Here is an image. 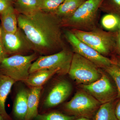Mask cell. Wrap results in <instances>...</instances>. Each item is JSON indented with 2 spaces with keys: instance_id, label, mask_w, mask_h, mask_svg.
<instances>
[{
  "instance_id": "44dd1931",
  "label": "cell",
  "mask_w": 120,
  "mask_h": 120,
  "mask_svg": "<svg viewBox=\"0 0 120 120\" xmlns=\"http://www.w3.org/2000/svg\"><path fill=\"white\" fill-rule=\"evenodd\" d=\"M119 22V16L110 13H106L104 15L101 20L102 27L109 31L118 30Z\"/></svg>"
},
{
  "instance_id": "ba28073f",
  "label": "cell",
  "mask_w": 120,
  "mask_h": 120,
  "mask_svg": "<svg viewBox=\"0 0 120 120\" xmlns=\"http://www.w3.org/2000/svg\"><path fill=\"white\" fill-rule=\"evenodd\" d=\"M65 38L71 45L73 52L93 62L100 68L104 69L114 64L112 59L102 56L92 47L79 40L69 29L64 31Z\"/></svg>"
},
{
  "instance_id": "277c9868",
  "label": "cell",
  "mask_w": 120,
  "mask_h": 120,
  "mask_svg": "<svg viewBox=\"0 0 120 120\" xmlns=\"http://www.w3.org/2000/svg\"><path fill=\"white\" fill-rule=\"evenodd\" d=\"M80 41L105 56L113 54V31H105L97 27L89 31L70 30Z\"/></svg>"
},
{
  "instance_id": "ac0fdd59",
  "label": "cell",
  "mask_w": 120,
  "mask_h": 120,
  "mask_svg": "<svg viewBox=\"0 0 120 120\" xmlns=\"http://www.w3.org/2000/svg\"><path fill=\"white\" fill-rule=\"evenodd\" d=\"M13 7L17 14L29 15L40 10L38 0H16Z\"/></svg>"
},
{
  "instance_id": "1f68e13d",
  "label": "cell",
  "mask_w": 120,
  "mask_h": 120,
  "mask_svg": "<svg viewBox=\"0 0 120 120\" xmlns=\"http://www.w3.org/2000/svg\"><path fill=\"white\" fill-rule=\"evenodd\" d=\"M119 19H120V22H119V26H118V30L120 32V16H119Z\"/></svg>"
},
{
  "instance_id": "7a4b0ae2",
  "label": "cell",
  "mask_w": 120,
  "mask_h": 120,
  "mask_svg": "<svg viewBox=\"0 0 120 120\" xmlns=\"http://www.w3.org/2000/svg\"><path fill=\"white\" fill-rule=\"evenodd\" d=\"M103 0H86L71 15L61 19L62 27L89 31L98 26L99 10Z\"/></svg>"
},
{
  "instance_id": "8992f818",
  "label": "cell",
  "mask_w": 120,
  "mask_h": 120,
  "mask_svg": "<svg viewBox=\"0 0 120 120\" xmlns=\"http://www.w3.org/2000/svg\"><path fill=\"white\" fill-rule=\"evenodd\" d=\"M101 105L97 99L82 89L77 91L71 99L64 104L63 109L68 115L90 118Z\"/></svg>"
},
{
  "instance_id": "2e32d148",
  "label": "cell",
  "mask_w": 120,
  "mask_h": 120,
  "mask_svg": "<svg viewBox=\"0 0 120 120\" xmlns=\"http://www.w3.org/2000/svg\"><path fill=\"white\" fill-rule=\"evenodd\" d=\"M13 5L0 13L1 28L8 33H15L19 29L17 15Z\"/></svg>"
},
{
  "instance_id": "7c38bea8",
  "label": "cell",
  "mask_w": 120,
  "mask_h": 120,
  "mask_svg": "<svg viewBox=\"0 0 120 120\" xmlns=\"http://www.w3.org/2000/svg\"><path fill=\"white\" fill-rule=\"evenodd\" d=\"M30 89L23 84L17 87L13 98L12 110L9 115L12 120H26Z\"/></svg>"
},
{
  "instance_id": "30bf717a",
  "label": "cell",
  "mask_w": 120,
  "mask_h": 120,
  "mask_svg": "<svg viewBox=\"0 0 120 120\" xmlns=\"http://www.w3.org/2000/svg\"><path fill=\"white\" fill-rule=\"evenodd\" d=\"M101 72L100 79L91 83L81 84V87L101 105L113 101L117 93L106 74L101 71Z\"/></svg>"
},
{
  "instance_id": "f546056e",
  "label": "cell",
  "mask_w": 120,
  "mask_h": 120,
  "mask_svg": "<svg viewBox=\"0 0 120 120\" xmlns=\"http://www.w3.org/2000/svg\"><path fill=\"white\" fill-rule=\"evenodd\" d=\"M74 120H91L90 118H87L86 117H79L76 119H75Z\"/></svg>"
},
{
  "instance_id": "6da1fadb",
  "label": "cell",
  "mask_w": 120,
  "mask_h": 120,
  "mask_svg": "<svg viewBox=\"0 0 120 120\" xmlns=\"http://www.w3.org/2000/svg\"><path fill=\"white\" fill-rule=\"evenodd\" d=\"M17 14L19 28L34 52L46 56L65 47L61 20L55 14L40 10L29 15Z\"/></svg>"
},
{
  "instance_id": "52a82bcc",
  "label": "cell",
  "mask_w": 120,
  "mask_h": 120,
  "mask_svg": "<svg viewBox=\"0 0 120 120\" xmlns=\"http://www.w3.org/2000/svg\"><path fill=\"white\" fill-rule=\"evenodd\" d=\"M68 74L71 79L81 85L93 82L101 76V70L97 65L75 53Z\"/></svg>"
},
{
  "instance_id": "836d02e7",
  "label": "cell",
  "mask_w": 120,
  "mask_h": 120,
  "mask_svg": "<svg viewBox=\"0 0 120 120\" xmlns=\"http://www.w3.org/2000/svg\"><path fill=\"white\" fill-rule=\"evenodd\" d=\"M13 1H14V2H15V1L16 0H13Z\"/></svg>"
},
{
  "instance_id": "3957f363",
  "label": "cell",
  "mask_w": 120,
  "mask_h": 120,
  "mask_svg": "<svg viewBox=\"0 0 120 120\" xmlns=\"http://www.w3.org/2000/svg\"><path fill=\"white\" fill-rule=\"evenodd\" d=\"M38 54L34 52L27 55L8 56L0 64V73L16 82H24L28 78L31 64L38 57Z\"/></svg>"
},
{
  "instance_id": "f1b7e54d",
  "label": "cell",
  "mask_w": 120,
  "mask_h": 120,
  "mask_svg": "<svg viewBox=\"0 0 120 120\" xmlns=\"http://www.w3.org/2000/svg\"><path fill=\"white\" fill-rule=\"evenodd\" d=\"M114 64H116L120 67V57L113 55V57L112 59Z\"/></svg>"
},
{
  "instance_id": "d4e9b609",
  "label": "cell",
  "mask_w": 120,
  "mask_h": 120,
  "mask_svg": "<svg viewBox=\"0 0 120 120\" xmlns=\"http://www.w3.org/2000/svg\"><path fill=\"white\" fill-rule=\"evenodd\" d=\"M114 46L113 54L120 57V32L118 30L113 31Z\"/></svg>"
},
{
  "instance_id": "8fae6325",
  "label": "cell",
  "mask_w": 120,
  "mask_h": 120,
  "mask_svg": "<svg viewBox=\"0 0 120 120\" xmlns=\"http://www.w3.org/2000/svg\"><path fill=\"white\" fill-rule=\"evenodd\" d=\"M0 38L3 47L8 55H27L33 51L25 35L19 28L15 33H8L1 28Z\"/></svg>"
},
{
  "instance_id": "cb8c5ba5",
  "label": "cell",
  "mask_w": 120,
  "mask_h": 120,
  "mask_svg": "<svg viewBox=\"0 0 120 120\" xmlns=\"http://www.w3.org/2000/svg\"><path fill=\"white\" fill-rule=\"evenodd\" d=\"M115 82L117 90V97L120 99V67L113 64L103 69Z\"/></svg>"
},
{
  "instance_id": "4dcf8cb0",
  "label": "cell",
  "mask_w": 120,
  "mask_h": 120,
  "mask_svg": "<svg viewBox=\"0 0 120 120\" xmlns=\"http://www.w3.org/2000/svg\"><path fill=\"white\" fill-rule=\"evenodd\" d=\"M0 120H6L0 114Z\"/></svg>"
},
{
  "instance_id": "4316f807",
  "label": "cell",
  "mask_w": 120,
  "mask_h": 120,
  "mask_svg": "<svg viewBox=\"0 0 120 120\" xmlns=\"http://www.w3.org/2000/svg\"><path fill=\"white\" fill-rule=\"evenodd\" d=\"M8 56H9L7 54L4 48L3 47L1 40L0 38V64L4 58L7 57Z\"/></svg>"
},
{
  "instance_id": "484cf974",
  "label": "cell",
  "mask_w": 120,
  "mask_h": 120,
  "mask_svg": "<svg viewBox=\"0 0 120 120\" xmlns=\"http://www.w3.org/2000/svg\"><path fill=\"white\" fill-rule=\"evenodd\" d=\"M14 2L13 0H0V13L13 5Z\"/></svg>"
},
{
  "instance_id": "d6986e66",
  "label": "cell",
  "mask_w": 120,
  "mask_h": 120,
  "mask_svg": "<svg viewBox=\"0 0 120 120\" xmlns=\"http://www.w3.org/2000/svg\"><path fill=\"white\" fill-rule=\"evenodd\" d=\"M113 101L101 104L95 114V120H118L115 114Z\"/></svg>"
},
{
  "instance_id": "603a6c76",
  "label": "cell",
  "mask_w": 120,
  "mask_h": 120,
  "mask_svg": "<svg viewBox=\"0 0 120 120\" xmlns=\"http://www.w3.org/2000/svg\"><path fill=\"white\" fill-rule=\"evenodd\" d=\"M64 0H38L39 9L49 13H54Z\"/></svg>"
},
{
  "instance_id": "5b68a950",
  "label": "cell",
  "mask_w": 120,
  "mask_h": 120,
  "mask_svg": "<svg viewBox=\"0 0 120 120\" xmlns=\"http://www.w3.org/2000/svg\"><path fill=\"white\" fill-rule=\"evenodd\" d=\"M74 53L65 47L55 53L39 56L32 63L30 74L41 69L56 70L58 75L68 73Z\"/></svg>"
},
{
  "instance_id": "9c48e42d",
  "label": "cell",
  "mask_w": 120,
  "mask_h": 120,
  "mask_svg": "<svg viewBox=\"0 0 120 120\" xmlns=\"http://www.w3.org/2000/svg\"><path fill=\"white\" fill-rule=\"evenodd\" d=\"M72 86L67 80L60 79L55 82L46 92H45L41 107V113L63 103L69 97L72 91Z\"/></svg>"
},
{
  "instance_id": "9a60e30c",
  "label": "cell",
  "mask_w": 120,
  "mask_h": 120,
  "mask_svg": "<svg viewBox=\"0 0 120 120\" xmlns=\"http://www.w3.org/2000/svg\"><path fill=\"white\" fill-rule=\"evenodd\" d=\"M42 88L43 87L30 88L27 98V110L26 120H32L38 114Z\"/></svg>"
},
{
  "instance_id": "ffe728a7",
  "label": "cell",
  "mask_w": 120,
  "mask_h": 120,
  "mask_svg": "<svg viewBox=\"0 0 120 120\" xmlns=\"http://www.w3.org/2000/svg\"><path fill=\"white\" fill-rule=\"evenodd\" d=\"M75 117L59 111H47L39 113L32 120H74Z\"/></svg>"
},
{
  "instance_id": "d6a6232c",
  "label": "cell",
  "mask_w": 120,
  "mask_h": 120,
  "mask_svg": "<svg viewBox=\"0 0 120 120\" xmlns=\"http://www.w3.org/2000/svg\"><path fill=\"white\" fill-rule=\"evenodd\" d=\"M1 34V28H0V38Z\"/></svg>"
},
{
  "instance_id": "5bb4252c",
  "label": "cell",
  "mask_w": 120,
  "mask_h": 120,
  "mask_svg": "<svg viewBox=\"0 0 120 120\" xmlns=\"http://www.w3.org/2000/svg\"><path fill=\"white\" fill-rule=\"evenodd\" d=\"M56 74H58L56 70L41 69L30 73L28 78L23 82L30 87H43L50 78Z\"/></svg>"
},
{
  "instance_id": "4fadbf2b",
  "label": "cell",
  "mask_w": 120,
  "mask_h": 120,
  "mask_svg": "<svg viewBox=\"0 0 120 120\" xmlns=\"http://www.w3.org/2000/svg\"><path fill=\"white\" fill-rule=\"evenodd\" d=\"M16 82L10 77L0 73V114L6 120H12L6 111L5 102Z\"/></svg>"
},
{
  "instance_id": "e0dca14e",
  "label": "cell",
  "mask_w": 120,
  "mask_h": 120,
  "mask_svg": "<svg viewBox=\"0 0 120 120\" xmlns=\"http://www.w3.org/2000/svg\"><path fill=\"white\" fill-rule=\"evenodd\" d=\"M86 0H64L54 14L62 19L71 16Z\"/></svg>"
},
{
  "instance_id": "83f0119b",
  "label": "cell",
  "mask_w": 120,
  "mask_h": 120,
  "mask_svg": "<svg viewBox=\"0 0 120 120\" xmlns=\"http://www.w3.org/2000/svg\"><path fill=\"white\" fill-rule=\"evenodd\" d=\"M115 114L118 120H120V99L115 105Z\"/></svg>"
},
{
  "instance_id": "7402d4cb",
  "label": "cell",
  "mask_w": 120,
  "mask_h": 120,
  "mask_svg": "<svg viewBox=\"0 0 120 120\" xmlns=\"http://www.w3.org/2000/svg\"><path fill=\"white\" fill-rule=\"evenodd\" d=\"M99 9L105 13L120 16V0H103Z\"/></svg>"
}]
</instances>
